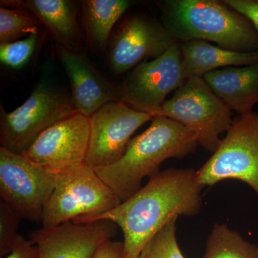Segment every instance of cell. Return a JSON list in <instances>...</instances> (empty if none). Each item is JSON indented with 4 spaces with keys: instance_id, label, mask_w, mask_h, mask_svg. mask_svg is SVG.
Segmentation results:
<instances>
[{
    "instance_id": "e0dca14e",
    "label": "cell",
    "mask_w": 258,
    "mask_h": 258,
    "mask_svg": "<svg viewBox=\"0 0 258 258\" xmlns=\"http://www.w3.org/2000/svg\"><path fill=\"white\" fill-rule=\"evenodd\" d=\"M13 5L30 10L54 36L68 45H75L79 39L76 10L68 0H26L15 1Z\"/></svg>"
},
{
    "instance_id": "8fae6325",
    "label": "cell",
    "mask_w": 258,
    "mask_h": 258,
    "mask_svg": "<svg viewBox=\"0 0 258 258\" xmlns=\"http://www.w3.org/2000/svg\"><path fill=\"white\" fill-rule=\"evenodd\" d=\"M89 138V118L77 112L42 132L23 155L59 172L85 164Z\"/></svg>"
},
{
    "instance_id": "5bb4252c",
    "label": "cell",
    "mask_w": 258,
    "mask_h": 258,
    "mask_svg": "<svg viewBox=\"0 0 258 258\" xmlns=\"http://www.w3.org/2000/svg\"><path fill=\"white\" fill-rule=\"evenodd\" d=\"M56 51L69 77L71 98L79 113L90 118L107 103L120 101V86L107 81L84 56L61 45Z\"/></svg>"
},
{
    "instance_id": "8992f818",
    "label": "cell",
    "mask_w": 258,
    "mask_h": 258,
    "mask_svg": "<svg viewBox=\"0 0 258 258\" xmlns=\"http://www.w3.org/2000/svg\"><path fill=\"white\" fill-rule=\"evenodd\" d=\"M212 91L204 78L187 79L166 101L156 115L179 122L189 128L198 144L208 152L216 150L232 123V112Z\"/></svg>"
},
{
    "instance_id": "277c9868",
    "label": "cell",
    "mask_w": 258,
    "mask_h": 258,
    "mask_svg": "<svg viewBox=\"0 0 258 258\" xmlns=\"http://www.w3.org/2000/svg\"><path fill=\"white\" fill-rule=\"evenodd\" d=\"M55 173L53 191L42 210V227L101 215L121 203L94 169L86 164Z\"/></svg>"
},
{
    "instance_id": "9c48e42d",
    "label": "cell",
    "mask_w": 258,
    "mask_h": 258,
    "mask_svg": "<svg viewBox=\"0 0 258 258\" xmlns=\"http://www.w3.org/2000/svg\"><path fill=\"white\" fill-rule=\"evenodd\" d=\"M55 173L28 158L0 147V196L23 218L41 222L53 191Z\"/></svg>"
},
{
    "instance_id": "6da1fadb",
    "label": "cell",
    "mask_w": 258,
    "mask_h": 258,
    "mask_svg": "<svg viewBox=\"0 0 258 258\" xmlns=\"http://www.w3.org/2000/svg\"><path fill=\"white\" fill-rule=\"evenodd\" d=\"M203 186L193 169H168L150 178L128 200L101 215L72 222L109 220L123 235V258H137L146 244L174 217H194L203 206Z\"/></svg>"
},
{
    "instance_id": "5b68a950",
    "label": "cell",
    "mask_w": 258,
    "mask_h": 258,
    "mask_svg": "<svg viewBox=\"0 0 258 258\" xmlns=\"http://www.w3.org/2000/svg\"><path fill=\"white\" fill-rule=\"evenodd\" d=\"M77 112L72 98L55 83L42 80L15 111L8 113L1 106V148L23 155L42 132Z\"/></svg>"
},
{
    "instance_id": "d6986e66",
    "label": "cell",
    "mask_w": 258,
    "mask_h": 258,
    "mask_svg": "<svg viewBox=\"0 0 258 258\" xmlns=\"http://www.w3.org/2000/svg\"><path fill=\"white\" fill-rule=\"evenodd\" d=\"M202 258H258V246L244 240L225 224L216 223L208 236Z\"/></svg>"
},
{
    "instance_id": "9a60e30c",
    "label": "cell",
    "mask_w": 258,
    "mask_h": 258,
    "mask_svg": "<svg viewBox=\"0 0 258 258\" xmlns=\"http://www.w3.org/2000/svg\"><path fill=\"white\" fill-rule=\"evenodd\" d=\"M203 78L226 106L239 115L252 113L258 103V62L216 70Z\"/></svg>"
},
{
    "instance_id": "2e32d148",
    "label": "cell",
    "mask_w": 258,
    "mask_h": 258,
    "mask_svg": "<svg viewBox=\"0 0 258 258\" xmlns=\"http://www.w3.org/2000/svg\"><path fill=\"white\" fill-rule=\"evenodd\" d=\"M180 43V42H179ZM186 78H203L208 73L229 67H241L258 62V52H240L215 46L205 40L180 44Z\"/></svg>"
},
{
    "instance_id": "4fadbf2b",
    "label": "cell",
    "mask_w": 258,
    "mask_h": 258,
    "mask_svg": "<svg viewBox=\"0 0 258 258\" xmlns=\"http://www.w3.org/2000/svg\"><path fill=\"white\" fill-rule=\"evenodd\" d=\"M117 227L109 220L70 221L32 232L30 240L38 247L40 258H92L102 244L115 237Z\"/></svg>"
},
{
    "instance_id": "ffe728a7",
    "label": "cell",
    "mask_w": 258,
    "mask_h": 258,
    "mask_svg": "<svg viewBox=\"0 0 258 258\" xmlns=\"http://www.w3.org/2000/svg\"><path fill=\"white\" fill-rule=\"evenodd\" d=\"M40 23L33 14L20 9L0 8V42L9 43L25 35L37 33Z\"/></svg>"
},
{
    "instance_id": "484cf974",
    "label": "cell",
    "mask_w": 258,
    "mask_h": 258,
    "mask_svg": "<svg viewBox=\"0 0 258 258\" xmlns=\"http://www.w3.org/2000/svg\"><path fill=\"white\" fill-rule=\"evenodd\" d=\"M123 242L110 240L98 247L92 258H123Z\"/></svg>"
},
{
    "instance_id": "ac0fdd59",
    "label": "cell",
    "mask_w": 258,
    "mask_h": 258,
    "mask_svg": "<svg viewBox=\"0 0 258 258\" xmlns=\"http://www.w3.org/2000/svg\"><path fill=\"white\" fill-rule=\"evenodd\" d=\"M132 5V2L128 0L83 2L85 27L95 46L104 48L115 24Z\"/></svg>"
},
{
    "instance_id": "3957f363",
    "label": "cell",
    "mask_w": 258,
    "mask_h": 258,
    "mask_svg": "<svg viewBox=\"0 0 258 258\" xmlns=\"http://www.w3.org/2000/svg\"><path fill=\"white\" fill-rule=\"evenodd\" d=\"M162 23L178 42H214L225 50L258 52V32L252 23L223 1L166 0Z\"/></svg>"
},
{
    "instance_id": "ba28073f",
    "label": "cell",
    "mask_w": 258,
    "mask_h": 258,
    "mask_svg": "<svg viewBox=\"0 0 258 258\" xmlns=\"http://www.w3.org/2000/svg\"><path fill=\"white\" fill-rule=\"evenodd\" d=\"M179 43L175 42L160 57L144 61L128 73L119 86L120 101L137 111L155 116L168 95L187 81Z\"/></svg>"
},
{
    "instance_id": "7c38bea8",
    "label": "cell",
    "mask_w": 258,
    "mask_h": 258,
    "mask_svg": "<svg viewBox=\"0 0 258 258\" xmlns=\"http://www.w3.org/2000/svg\"><path fill=\"white\" fill-rule=\"evenodd\" d=\"M176 42L162 23L136 15L125 22L113 39L108 56L110 67L115 74H124L149 58L160 57Z\"/></svg>"
},
{
    "instance_id": "d4e9b609",
    "label": "cell",
    "mask_w": 258,
    "mask_h": 258,
    "mask_svg": "<svg viewBox=\"0 0 258 258\" xmlns=\"http://www.w3.org/2000/svg\"><path fill=\"white\" fill-rule=\"evenodd\" d=\"M223 2L248 19L258 32V0H223Z\"/></svg>"
},
{
    "instance_id": "52a82bcc",
    "label": "cell",
    "mask_w": 258,
    "mask_h": 258,
    "mask_svg": "<svg viewBox=\"0 0 258 258\" xmlns=\"http://www.w3.org/2000/svg\"><path fill=\"white\" fill-rule=\"evenodd\" d=\"M203 187L240 180L258 196V113L238 115L210 159L197 171Z\"/></svg>"
},
{
    "instance_id": "7402d4cb",
    "label": "cell",
    "mask_w": 258,
    "mask_h": 258,
    "mask_svg": "<svg viewBox=\"0 0 258 258\" xmlns=\"http://www.w3.org/2000/svg\"><path fill=\"white\" fill-rule=\"evenodd\" d=\"M38 35L32 33L23 40L0 44V60L13 69L23 68L31 58L36 49Z\"/></svg>"
},
{
    "instance_id": "30bf717a",
    "label": "cell",
    "mask_w": 258,
    "mask_h": 258,
    "mask_svg": "<svg viewBox=\"0 0 258 258\" xmlns=\"http://www.w3.org/2000/svg\"><path fill=\"white\" fill-rule=\"evenodd\" d=\"M154 117L121 101L101 107L89 118V144L85 164L93 169L114 164L125 154L134 132Z\"/></svg>"
},
{
    "instance_id": "cb8c5ba5",
    "label": "cell",
    "mask_w": 258,
    "mask_h": 258,
    "mask_svg": "<svg viewBox=\"0 0 258 258\" xmlns=\"http://www.w3.org/2000/svg\"><path fill=\"white\" fill-rule=\"evenodd\" d=\"M3 258H40V251L31 241L27 240L23 236L18 234L11 252Z\"/></svg>"
},
{
    "instance_id": "44dd1931",
    "label": "cell",
    "mask_w": 258,
    "mask_h": 258,
    "mask_svg": "<svg viewBox=\"0 0 258 258\" xmlns=\"http://www.w3.org/2000/svg\"><path fill=\"white\" fill-rule=\"evenodd\" d=\"M174 217L146 244L137 258H185L176 239Z\"/></svg>"
},
{
    "instance_id": "603a6c76",
    "label": "cell",
    "mask_w": 258,
    "mask_h": 258,
    "mask_svg": "<svg viewBox=\"0 0 258 258\" xmlns=\"http://www.w3.org/2000/svg\"><path fill=\"white\" fill-rule=\"evenodd\" d=\"M21 215L5 202L0 203V256L10 254L17 236Z\"/></svg>"
},
{
    "instance_id": "7a4b0ae2",
    "label": "cell",
    "mask_w": 258,
    "mask_h": 258,
    "mask_svg": "<svg viewBox=\"0 0 258 258\" xmlns=\"http://www.w3.org/2000/svg\"><path fill=\"white\" fill-rule=\"evenodd\" d=\"M198 146L189 128L167 117L155 115L145 132L132 139L119 160L94 170L123 203L142 188L144 178L160 172L164 161L186 157Z\"/></svg>"
}]
</instances>
